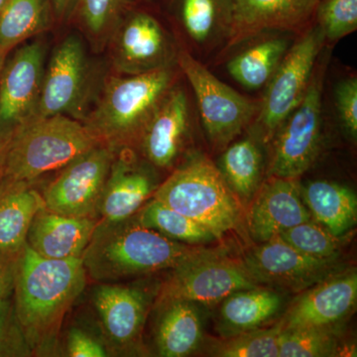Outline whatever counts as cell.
<instances>
[{
  "mask_svg": "<svg viewBox=\"0 0 357 357\" xmlns=\"http://www.w3.org/2000/svg\"><path fill=\"white\" fill-rule=\"evenodd\" d=\"M82 258L48 259L27 244L18 255L14 309L34 352L51 351L63 319L86 284Z\"/></svg>",
  "mask_w": 357,
  "mask_h": 357,
  "instance_id": "1",
  "label": "cell"
},
{
  "mask_svg": "<svg viewBox=\"0 0 357 357\" xmlns=\"http://www.w3.org/2000/svg\"><path fill=\"white\" fill-rule=\"evenodd\" d=\"M210 250L162 236L141 225L133 215L121 222L98 220L82 260L93 280L114 283L137 275L175 269Z\"/></svg>",
  "mask_w": 357,
  "mask_h": 357,
  "instance_id": "2",
  "label": "cell"
},
{
  "mask_svg": "<svg viewBox=\"0 0 357 357\" xmlns=\"http://www.w3.org/2000/svg\"><path fill=\"white\" fill-rule=\"evenodd\" d=\"M171 66L131 76H112L83 123L115 150L139 141L141 134L172 88Z\"/></svg>",
  "mask_w": 357,
  "mask_h": 357,
  "instance_id": "3",
  "label": "cell"
},
{
  "mask_svg": "<svg viewBox=\"0 0 357 357\" xmlns=\"http://www.w3.org/2000/svg\"><path fill=\"white\" fill-rule=\"evenodd\" d=\"M153 199L208 230L215 239L234 230L241 222L238 198L215 164L192 157L158 185Z\"/></svg>",
  "mask_w": 357,
  "mask_h": 357,
  "instance_id": "4",
  "label": "cell"
},
{
  "mask_svg": "<svg viewBox=\"0 0 357 357\" xmlns=\"http://www.w3.org/2000/svg\"><path fill=\"white\" fill-rule=\"evenodd\" d=\"M102 143L83 122L68 115L27 122L11 138L2 178L33 183Z\"/></svg>",
  "mask_w": 357,
  "mask_h": 357,
  "instance_id": "5",
  "label": "cell"
},
{
  "mask_svg": "<svg viewBox=\"0 0 357 357\" xmlns=\"http://www.w3.org/2000/svg\"><path fill=\"white\" fill-rule=\"evenodd\" d=\"M258 287L244 263L225 255L222 250L192 258L171 270L159 288L156 307L175 301L213 305L238 291Z\"/></svg>",
  "mask_w": 357,
  "mask_h": 357,
  "instance_id": "6",
  "label": "cell"
},
{
  "mask_svg": "<svg viewBox=\"0 0 357 357\" xmlns=\"http://www.w3.org/2000/svg\"><path fill=\"white\" fill-rule=\"evenodd\" d=\"M325 41L319 26H314L289 49L275 70L257 114L258 128L264 140L273 137L302 102Z\"/></svg>",
  "mask_w": 357,
  "mask_h": 357,
  "instance_id": "7",
  "label": "cell"
},
{
  "mask_svg": "<svg viewBox=\"0 0 357 357\" xmlns=\"http://www.w3.org/2000/svg\"><path fill=\"white\" fill-rule=\"evenodd\" d=\"M177 63L196 96L211 142L225 147L250 123L259 107L220 81L188 52H178Z\"/></svg>",
  "mask_w": 357,
  "mask_h": 357,
  "instance_id": "8",
  "label": "cell"
},
{
  "mask_svg": "<svg viewBox=\"0 0 357 357\" xmlns=\"http://www.w3.org/2000/svg\"><path fill=\"white\" fill-rule=\"evenodd\" d=\"M312 73L306 95L281 124L274 143L269 175L297 178L312 165L321 142V93L326 65Z\"/></svg>",
  "mask_w": 357,
  "mask_h": 357,
  "instance_id": "9",
  "label": "cell"
},
{
  "mask_svg": "<svg viewBox=\"0 0 357 357\" xmlns=\"http://www.w3.org/2000/svg\"><path fill=\"white\" fill-rule=\"evenodd\" d=\"M116 150L98 144L60 169L44 190L45 208L73 218H98V206Z\"/></svg>",
  "mask_w": 357,
  "mask_h": 357,
  "instance_id": "10",
  "label": "cell"
},
{
  "mask_svg": "<svg viewBox=\"0 0 357 357\" xmlns=\"http://www.w3.org/2000/svg\"><path fill=\"white\" fill-rule=\"evenodd\" d=\"M89 79L83 42L70 35L56 47L45 67L38 102L28 122L59 114L83 122Z\"/></svg>",
  "mask_w": 357,
  "mask_h": 357,
  "instance_id": "11",
  "label": "cell"
},
{
  "mask_svg": "<svg viewBox=\"0 0 357 357\" xmlns=\"http://www.w3.org/2000/svg\"><path fill=\"white\" fill-rule=\"evenodd\" d=\"M46 49L41 41L14 52L0 73V138L10 137L31 119L38 102Z\"/></svg>",
  "mask_w": 357,
  "mask_h": 357,
  "instance_id": "12",
  "label": "cell"
},
{
  "mask_svg": "<svg viewBox=\"0 0 357 357\" xmlns=\"http://www.w3.org/2000/svg\"><path fill=\"white\" fill-rule=\"evenodd\" d=\"M244 265L257 283L273 284L290 290H307L340 269L337 259L305 255L279 236L251 249Z\"/></svg>",
  "mask_w": 357,
  "mask_h": 357,
  "instance_id": "13",
  "label": "cell"
},
{
  "mask_svg": "<svg viewBox=\"0 0 357 357\" xmlns=\"http://www.w3.org/2000/svg\"><path fill=\"white\" fill-rule=\"evenodd\" d=\"M112 67L123 76L144 74L171 66L174 51L165 30L146 13L122 20L112 34Z\"/></svg>",
  "mask_w": 357,
  "mask_h": 357,
  "instance_id": "14",
  "label": "cell"
},
{
  "mask_svg": "<svg viewBox=\"0 0 357 357\" xmlns=\"http://www.w3.org/2000/svg\"><path fill=\"white\" fill-rule=\"evenodd\" d=\"M319 0H229L225 31L229 46L268 31H289L311 20Z\"/></svg>",
  "mask_w": 357,
  "mask_h": 357,
  "instance_id": "15",
  "label": "cell"
},
{
  "mask_svg": "<svg viewBox=\"0 0 357 357\" xmlns=\"http://www.w3.org/2000/svg\"><path fill=\"white\" fill-rule=\"evenodd\" d=\"M289 307L282 328H333L356 305V271L335 274L307 288Z\"/></svg>",
  "mask_w": 357,
  "mask_h": 357,
  "instance_id": "16",
  "label": "cell"
},
{
  "mask_svg": "<svg viewBox=\"0 0 357 357\" xmlns=\"http://www.w3.org/2000/svg\"><path fill=\"white\" fill-rule=\"evenodd\" d=\"M157 188L153 172L128 147L116 150L98 203L100 220L121 222L133 217Z\"/></svg>",
  "mask_w": 357,
  "mask_h": 357,
  "instance_id": "17",
  "label": "cell"
},
{
  "mask_svg": "<svg viewBox=\"0 0 357 357\" xmlns=\"http://www.w3.org/2000/svg\"><path fill=\"white\" fill-rule=\"evenodd\" d=\"M311 218L296 178L271 176L255 197L248 222L252 236L264 243Z\"/></svg>",
  "mask_w": 357,
  "mask_h": 357,
  "instance_id": "18",
  "label": "cell"
},
{
  "mask_svg": "<svg viewBox=\"0 0 357 357\" xmlns=\"http://www.w3.org/2000/svg\"><path fill=\"white\" fill-rule=\"evenodd\" d=\"M93 303L110 347L126 351L137 344L147 314L146 295L119 283L98 284Z\"/></svg>",
  "mask_w": 357,
  "mask_h": 357,
  "instance_id": "19",
  "label": "cell"
},
{
  "mask_svg": "<svg viewBox=\"0 0 357 357\" xmlns=\"http://www.w3.org/2000/svg\"><path fill=\"white\" fill-rule=\"evenodd\" d=\"M96 218H73L41 208L33 218L26 244L48 259L82 258L98 225Z\"/></svg>",
  "mask_w": 357,
  "mask_h": 357,
  "instance_id": "20",
  "label": "cell"
},
{
  "mask_svg": "<svg viewBox=\"0 0 357 357\" xmlns=\"http://www.w3.org/2000/svg\"><path fill=\"white\" fill-rule=\"evenodd\" d=\"M190 123L189 102L182 89L171 88L139 138L148 162L168 168L177 158Z\"/></svg>",
  "mask_w": 357,
  "mask_h": 357,
  "instance_id": "21",
  "label": "cell"
},
{
  "mask_svg": "<svg viewBox=\"0 0 357 357\" xmlns=\"http://www.w3.org/2000/svg\"><path fill=\"white\" fill-rule=\"evenodd\" d=\"M45 206L33 183L0 182V251L18 255L26 244L33 218Z\"/></svg>",
  "mask_w": 357,
  "mask_h": 357,
  "instance_id": "22",
  "label": "cell"
},
{
  "mask_svg": "<svg viewBox=\"0 0 357 357\" xmlns=\"http://www.w3.org/2000/svg\"><path fill=\"white\" fill-rule=\"evenodd\" d=\"M157 351L163 357H185L197 351L203 340L201 314L194 303L175 301L157 307Z\"/></svg>",
  "mask_w": 357,
  "mask_h": 357,
  "instance_id": "23",
  "label": "cell"
},
{
  "mask_svg": "<svg viewBox=\"0 0 357 357\" xmlns=\"http://www.w3.org/2000/svg\"><path fill=\"white\" fill-rule=\"evenodd\" d=\"M301 192L311 215L333 236H344L356 225L357 199L349 188L330 181H314Z\"/></svg>",
  "mask_w": 357,
  "mask_h": 357,
  "instance_id": "24",
  "label": "cell"
},
{
  "mask_svg": "<svg viewBox=\"0 0 357 357\" xmlns=\"http://www.w3.org/2000/svg\"><path fill=\"white\" fill-rule=\"evenodd\" d=\"M54 17L51 0H8L0 13V52L47 31Z\"/></svg>",
  "mask_w": 357,
  "mask_h": 357,
  "instance_id": "25",
  "label": "cell"
},
{
  "mask_svg": "<svg viewBox=\"0 0 357 357\" xmlns=\"http://www.w3.org/2000/svg\"><path fill=\"white\" fill-rule=\"evenodd\" d=\"M289 43L281 37H272L251 45L227 63L230 76L249 89L262 88L287 53Z\"/></svg>",
  "mask_w": 357,
  "mask_h": 357,
  "instance_id": "26",
  "label": "cell"
},
{
  "mask_svg": "<svg viewBox=\"0 0 357 357\" xmlns=\"http://www.w3.org/2000/svg\"><path fill=\"white\" fill-rule=\"evenodd\" d=\"M281 296L259 287L246 289L223 300V323L237 332L255 330L274 317L281 307Z\"/></svg>",
  "mask_w": 357,
  "mask_h": 357,
  "instance_id": "27",
  "label": "cell"
},
{
  "mask_svg": "<svg viewBox=\"0 0 357 357\" xmlns=\"http://www.w3.org/2000/svg\"><path fill=\"white\" fill-rule=\"evenodd\" d=\"M262 157L250 136L237 141L223 152L218 170L234 194L249 198L257 189Z\"/></svg>",
  "mask_w": 357,
  "mask_h": 357,
  "instance_id": "28",
  "label": "cell"
},
{
  "mask_svg": "<svg viewBox=\"0 0 357 357\" xmlns=\"http://www.w3.org/2000/svg\"><path fill=\"white\" fill-rule=\"evenodd\" d=\"M135 217L141 225L178 243L197 245L215 239L198 222L155 199L145 204Z\"/></svg>",
  "mask_w": 357,
  "mask_h": 357,
  "instance_id": "29",
  "label": "cell"
},
{
  "mask_svg": "<svg viewBox=\"0 0 357 357\" xmlns=\"http://www.w3.org/2000/svg\"><path fill=\"white\" fill-rule=\"evenodd\" d=\"M131 0H77V10L86 36L96 49L109 44Z\"/></svg>",
  "mask_w": 357,
  "mask_h": 357,
  "instance_id": "30",
  "label": "cell"
},
{
  "mask_svg": "<svg viewBox=\"0 0 357 357\" xmlns=\"http://www.w3.org/2000/svg\"><path fill=\"white\" fill-rule=\"evenodd\" d=\"M229 0H178V14L185 32L197 43H206L225 30Z\"/></svg>",
  "mask_w": 357,
  "mask_h": 357,
  "instance_id": "31",
  "label": "cell"
},
{
  "mask_svg": "<svg viewBox=\"0 0 357 357\" xmlns=\"http://www.w3.org/2000/svg\"><path fill=\"white\" fill-rule=\"evenodd\" d=\"M335 351L332 328H282L279 335V357L333 356Z\"/></svg>",
  "mask_w": 357,
  "mask_h": 357,
  "instance_id": "32",
  "label": "cell"
},
{
  "mask_svg": "<svg viewBox=\"0 0 357 357\" xmlns=\"http://www.w3.org/2000/svg\"><path fill=\"white\" fill-rule=\"evenodd\" d=\"M281 325L269 330H250L211 345V354L220 357H279Z\"/></svg>",
  "mask_w": 357,
  "mask_h": 357,
  "instance_id": "33",
  "label": "cell"
},
{
  "mask_svg": "<svg viewBox=\"0 0 357 357\" xmlns=\"http://www.w3.org/2000/svg\"><path fill=\"white\" fill-rule=\"evenodd\" d=\"M279 236L305 255L321 259H337L340 237L333 236L319 223L311 220L302 222Z\"/></svg>",
  "mask_w": 357,
  "mask_h": 357,
  "instance_id": "34",
  "label": "cell"
},
{
  "mask_svg": "<svg viewBox=\"0 0 357 357\" xmlns=\"http://www.w3.org/2000/svg\"><path fill=\"white\" fill-rule=\"evenodd\" d=\"M314 14L328 41H337L357 29V0H319Z\"/></svg>",
  "mask_w": 357,
  "mask_h": 357,
  "instance_id": "35",
  "label": "cell"
},
{
  "mask_svg": "<svg viewBox=\"0 0 357 357\" xmlns=\"http://www.w3.org/2000/svg\"><path fill=\"white\" fill-rule=\"evenodd\" d=\"M32 351L16 317L10 297L0 300V357L30 356Z\"/></svg>",
  "mask_w": 357,
  "mask_h": 357,
  "instance_id": "36",
  "label": "cell"
},
{
  "mask_svg": "<svg viewBox=\"0 0 357 357\" xmlns=\"http://www.w3.org/2000/svg\"><path fill=\"white\" fill-rule=\"evenodd\" d=\"M335 102L342 128L351 137L357 136V79L345 77L335 89Z\"/></svg>",
  "mask_w": 357,
  "mask_h": 357,
  "instance_id": "37",
  "label": "cell"
},
{
  "mask_svg": "<svg viewBox=\"0 0 357 357\" xmlns=\"http://www.w3.org/2000/svg\"><path fill=\"white\" fill-rule=\"evenodd\" d=\"M67 356L70 357L109 356L107 345L81 328H70L66 344Z\"/></svg>",
  "mask_w": 357,
  "mask_h": 357,
  "instance_id": "38",
  "label": "cell"
},
{
  "mask_svg": "<svg viewBox=\"0 0 357 357\" xmlns=\"http://www.w3.org/2000/svg\"><path fill=\"white\" fill-rule=\"evenodd\" d=\"M18 255L0 251V300L10 297L13 292Z\"/></svg>",
  "mask_w": 357,
  "mask_h": 357,
  "instance_id": "39",
  "label": "cell"
},
{
  "mask_svg": "<svg viewBox=\"0 0 357 357\" xmlns=\"http://www.w3.org/2000/svg\"><path fill=\"white\" fill-rule=\"evenodd\" d=\"M54 15L60 21H67L76 13L77 0H51Z\"/></svg>",
  "mask_w": 357,
  "mask_h": 357,
  "instance_id": "40",
  "label": "cell"
},
{
  "mask_svg": "<svg viewBox=\"0 0 357 357\" xmlns=\"http://www.w3.org/2000/svg\"><path fill=\"white\" fill-rule=\"evenodd\" d=\"M13 136L10 137L0 138V182L4 176V169H6V157L8 153L9 145Z\"/></svg>",
  "mask_w": 357,
  "mask_h": 357,
  "instance_id": "41",
  "label": "cell"
},
{
  "mask_svg": "<svg viewBox=\"0 0 357 357\" xmlns=\"http://www.w3.org/2000/svg\"><path fill=\"white\" fill-rule=\"evenodd\" d=\"M7 55H8V53L0 52V73H1L2 68H3L4 63H6Z\"/></svg>",
  "mask_w": 357,
  "mask_h": 357,
  "instance_id": "42",
  "label": "cell"
},
{
  "mask_svg": "<svg viewBox=\"0 0 357 357\" xmlns=\"http://www.w3.org/2000/svg\"><path fill=\"white\" fill-rule=\"evenodd\" d=\"M7 2H8V0H0V13H1V10L4 8V6H6Z\"/></svg>",
  "mask_w": 357,
  "mask_h": 357,
  "instance_id": "43",
  "label": "cell"
}]
</instances>
